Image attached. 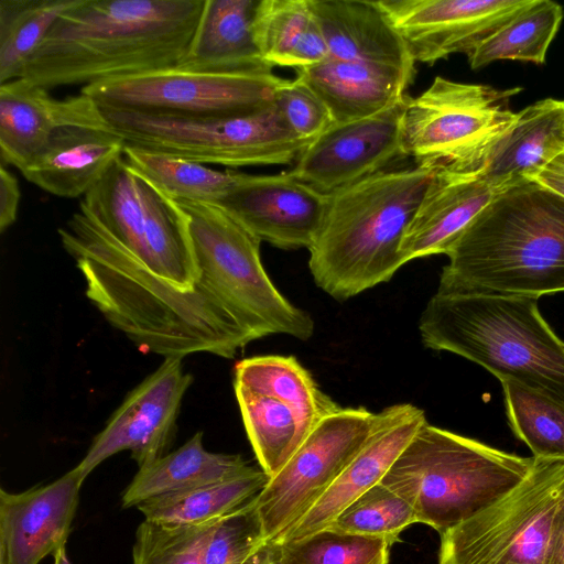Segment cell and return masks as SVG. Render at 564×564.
I'll list each match as a JSON object with an SVG mask.
<instances>
[{
	"label": "cell",
	"instance_id": "52a82bcc",
	"mask_svg": "<svg viewBox=\"0 0 564 564\" xmlns=\"http://www.w3.org/2000/svg\"><path fill=\"white\" fill-rule=\"evenodd\" d=\"M99 109L126 144L202 164H290L308 145L290 129L274 102L249 113L205 119Z\"/></svg>",
	"mask_w": 564,
	"mask_h": 564
},
{
	"label": "cell",
	"instance_id": "836d02e7",
	"mask_svg": "<svg viewBox=\"0 0 564 564\" xmlns=\"http://www.w3.org/2000/svg\"><path fill=\"white\" fill-rule=\"evenodd\" d=\"M78 0H0V85L21 78L52 26Z\"/></svg>",
	"mask_w": 564,
	"mask_h": 564
},
{
	"label": "cell",
	"instance_id": "8d00e7d4",
	"mask_svg": "<svg viewBox=\"0 0 564 564\" xmlns=\"http://www.w3.org/2000/svg\"><path fill=\"white\" fill-rule=\"evenodd\" d=\"M415 522L412 507L379 482L347 506L327 528L383 539L392 546L400 541L401 532Z\"/></svg>",
	"mask_w": 564,
	"mask_h": 564
},
{
	"label": "cell",
	"instance_id": "83f0119b",
	"mask_svg": "<svg viewBox=\"0 0 564 564\" xmlns=\"http://www.w3.org/2000/svg\"><path fill=\"white\" fill-rule=\"evenodd\" d=\"M118 242L127 256L148 272L145 218L134 172L123 156L79 202Z\"/></svg>",
	"mask_w": 564,
	"mask_h": 564
},
{
	"label": "cell",
	"instance_id": "e575fe53",
	"mask_svg": "<svg viewBox=\"0 0 564 564\" xmlns=\"http://www.w3.org/2000/svg\"><path fill=\"white\" fill-rule=\"evenodd\" d=\"M500 382L516 436L534 458L564 459V404L512 379Z\"/></svg>",
	"mask_w": 564,
	"mask_h": 564
},
{
	"label": "cell",
	"instance_id": "f35d334b",
	"mask_svg": "<svg viewBox=\"0 0 564 564\" xmlns=\"http://www.w3.org/2000/svg\"><path fill=\"white\" fill-rule=\"evenodd\" d=\"M253 498L214 520L204 549L205 564H243L265 541Z\"/></svg>",
	"mask_w": 564,
	"mask_h": 564
},
{
	"label": "cell",
	"instance_id": "60d3db41",
	"mask_svg": "<svg viewBox=\"0 0 564 564\" xmlns=\"http://www.w3.org/2000/svg\"><path fill=\"white\" fill-rule=\"evenodd\" d=\"M20 187L17 177L0 165V231L12 226L18 216Z\"/></svg>",
	"mask_w": 564,
	"mask_h": 564
},
{
	"label": "cell",
	"instance_id": "d6a6232c",
	"mask_svg": "<svg viewBox=\"0 0 564 564\" xmlns=\"http://www.w3.org/2000/svg\"><path fill=\"white\" fill-rule=\"evenodd\" d=\"M563 15L557 2L531 0L467 55L470 67L477 70L499 59L543 64Z\"/></svg>",
	"mask_w": 564,
	"mask_h": 564
},
{
	"label": "cell",
	"instance_id": "7bdbcfd3",
	"mask_svg": "<svg viewBox=\"0 0 564 564\" xmlns=\"http://www.w3.org/2000/svg\"><path fill=\"white\" fill-rule=\"evenodd\" d=\"M533 181L564 198V152L543 167Z\"/></svg>",
	"mask_w": 564,
	"mask_h": 564
},
{
	"label": "cell",
	"instance_id": "ac0fdd59",
	"mask_svg": "<svg viewBox=\"0 0 564 564\" xmlns=\"http://www.w3.org/2000/svg\"><path fill=\"white\" fill-rule=\"evenodd\" d=\"M499 193L477 170H436L403 236L400 252L404 262L446 254Z\"/></svg>",
	"mask_w": 564,
	"mask_h": 564
},
{
	"label": "cell",
	"instance_id": "3957f363",
	"mask_svg": "<svg viewBox=\"0 0 564 564\" xmlns=\"http://www.w3.org/2000/svg\"><path fill=\"white\" fill-rule=\"evenodd\" d=\"M436 169L382 171L329 195L312 247L315 284L344 302L388 282L405 263L400 247Z\"/></svg>",
	"mask_w": 564,
	"mask_h": 564
},
{
	"label": "cell",
	"instance_id": "e0dca14e",
	"mask_svg": "<svg viewBox=\"0 0 564 564\" xmlns=\"http://www.w3.org/2000/svg\"><path fill=\"white\" fill-rule=\"evenodd\" d=\"M70 126L109 128L97 104L82 93L57 99L24 78L0 85L1 164L19 170L55 131Z\"/></svg>",
	"mask_w": 564,
	"mask_h": 564
},
{
	"label": "cell",
	"instance_id": "b9f144b4",
	"mask_svg": "<svg viewBox=\"0 0 564 564\" xmlns=\"http://www.w3.org/2000/svg\"><path fill=\"white\" fill-rule=\"evenodd\" d=\"M545 564H564V499L553 516Z\"/></svg>",
	"mask_w": 564,
	"mask_h": 564
},
{
	"label": "cell",
	"instance_id": "d4e9b609",
	"mask_svg": "<svg viewBox=\"0 0 564 564\" xmlns=\"http://www.w3.org/2000/svg\"><path fill=\"white\" fill-rule=\"evenodd\" d=\"M260 0H205L196 31L177 67L208 73H263L254 37Z\"/></svg>",
	"mask_w": 564,
	"mask_h": 564
},
{
	"label": "cell",
	"instance_id": "484cf974",
	"mask_svg": "<svg viewBox=\"0 0 564 564\" xmlns=\"http://www.w3.org/2000/svg\"><path fill=\"white\" fill-rule=\"evenodd\" d=\"M252 468L240 455L206 451L203 433L197 432L176 451L139 468L122 492V507L227 480Z\"/></svg>",
	"mask_w": 564,
	"mask_h": 564
},
{
	"label": "cell",
	"instance_id": "277c9868",
	"mask_svg": "<svg viewBox=\"0 0 564 564\" xmlns=\"http://www.w3.org/2000/svg\"><path fill=\"white\" fill-rule=\"evenodd\" d=\"M538 300L436 292L419 318L421 340L564 404V341L541 315Z\"/></svg>",
	"mask_w": 564,
	"mask_h": 564
},
{
	"label": "cell",
	"instance_id": "d590c367",
	"mask_svg": "<svg viewBox=\"0 0 564 564\" xmlns=\"http://www.w3.org/2000/svg\"><path fill=\"white\" fill-rule=\"evenodd\" d=\"M390 547L383 539L332 528L279 543L281 564H388Z\"/></svg>",
	"mask_w": 564,
	"mask_h": 564
},
{
	"label": "cell",
	"instance_id": "4dcf8cb0",
	"mask_svg": "<svg viewBox=\"0 0 564 564\" xmlns=\"http://www.w3.org/2000/svg\"><path fill=\"white\" fill-rule=\"evenodd\" d=\"M270 477L261 469L195 489L149 499L137 508L144 520L164 524H200L218 519L256 497Z\"/></svg>",
	"mask_w": 564,
	"mask_h": 564
},
{
	"label": "cell",
	"instance_id": "ba28073f",
	"mask_svg": "<svg viewBox=\"0 0 564 564\" xmlns=\"http://www.w3.org/2000/svg\"><path fill=\"white\" fill-rule=\"evenodd\" d=\"M520 90L436 76L421 95L406 99L401 120L404 155L436 170L474 171L516 119L510 99Z\"/></svg>",
	"mask_w": 564,
	"mask_h": 564
},
{
	"label": "cell",
	"instance_id": "5bb4252c",
	"mask_svg": "<svg viewBox=\"0 0 564 564\" xmlns=\"http://www.w3.org/2000/svg\"><path fill=\"white\" fill-rule=\"evenodd\" d=\"M531 0H381L414 62L434 64L474 51Z\"/></svg>",
	"mask_w": 564,
	"mask_h": 564
},
{
	"label": "cell",
	"instance_id": "ab89813d",
	"mask_svg": "<svg viewBox=\"0 0 564 564\" xmlns=\"http://www.w3.org/2000/svg\"><path fill=\"white\" fill-rule=\"evenodd\" d=\"M274 105L290 129L308 144L335 123L323 99L297 75L276 89Z\"/></svg>",
	"mask_w": 564,
	"mask_h": 564
},
{
	"label": "cell",
	"instance_id": "1f68e13d",
	"mask_svg": "<svg viewBox=\"0 0 564 564\" xmlns=\"http://www.w3.org/2000/svg\"><path fill=\"white\" fill-rule=\"evenodd\" d=\"M123 159L173 200L218 205L239 181L241 173L218 171L198 162L126 144Z\"/></svg>",
	"mask_w": 564,
	"mask_h": 564
},
{
	"label": "cell",
	"instance_id": "9a60e30c",
	"mask_svg": "<svg viewBox=\"0 0 564 564\" xmlns=\"http://www.w3.org/2000/svg\"><path fill=\"white\" fill-rule=\"evenodd\" d=\"M329 195L294 177L241 173L239 181L216 205L260 241L292 250L310 249L328 207Z\"/></svg>",
	"mask_w": 564,
	"mask_h": 564
},
{
	"label": "cell",
	"instance_id": "2e32d148",
	"mask_svg": "<svg viewBox=\"0 0 564 564\" xmlns=\"http://www.w3.org/2000/svg\"><path fill=\"white\" fill-rule=\"evenodd\" d=\"M86 477L74 467L55 481L0 490V564H39L65 546Z\"/></svg>",
	"mask_w": 564,
	"mask_h": 564
},
{
	"label": "cell",
	"instance_id": "8992f818",
	"mask_svg": "<svg viewBox=\"0 0 564 564\" xmlns=\"http://www.w3.org/2000/svg\"><path fill=\"white\" fill-rule=\"evenodd\" d=\"M187 216L200 276L253 340L269 335L310 339V313L273 284L260 258L261 241L221 207L175 200Z\"/></svg>",
	"mask_w": 564,
	"mask_h": 564
},
{
	"label": "cell",
	"instance_id": "30bf717a",
	"mask_svg": "<svg viewBox=\"0 0 564 564\" xmlns=\"http://www.w3.org/2000/svg\"><path fill=\"white\" fill-rule=\"evenodd\" d=\"M284 82L272 72L208 73L171 66L85 86L80 93L101 108L205 119L249 113L272 105Z\"/></svg>",
	"mask_w": 564,
	"mask_h": 564
},
{
	"label": "cell",
	"instance_id": "f6af8a7d",
	"mask_svg": "<svg viewBox=\"0 0 564 564\" xmlns=\"http://www.w3.org/2000/svg\"><path fill=\"white\" fill-rule=\"evenodd\" d=\"M53 556L54 564H72L67 556L65 546L58 550Z\"/></svg>",
	"mask_w": 564,
	"mask_h": 564
},
{
	"label": "cell",
	"instance_id": "74e56055",
	"mask_svg": "<svg viewBox=\"0 0 564 564\" xmlns=\"http://www.w3.org/2000/svg\"><path fill=\"white\" fill-rule=\"evenodd\" d=\"M213 522L164 524L144 520L135 532L132 564H205L204 549Z\"/></svg>",
	"mask_w": 564,
	"mask_h": 564
},
{
	"label": "cell",
	"instance_id": "7402d4cb",
	"mask_svg": "<svg viewBox=\"0 0 564 564\" xmlns=\"http://www.w3.org/2000/svg\"><path fill=\"white\" fill-rule=\"evenodd\" d=\"M134 174L144 210L149 262L148 273H127L130 285L151 290L165 282L186 291L206 289L215 294L200 278L186 214L150 181Z\"/></svg>",
	"mask_w": 564,
	"mask_h": 564
},
{
	"label": "cell",
	"instance_id": "4316f807",
	"mask_svg": "<svg viewBox=\"0 0 564 564\" xmlns=\"http://www.w3.org/2000/svg\"><path fill=\"white\" fill-rule=\"evenodd\" d=\"M254 37L263 59L273 68H303L328 58V48L310 0H260Z\"/></svg>",
	"mask_w": 564,
	"mask_h": 564
},
{
	"label": "cell",
	"instance_id": "d6986e66",
	"mask_svg": "<svg viewBox=\"0 0 564 564\" xmlns=\"http://www.w3.org/2000/svg\"><path fill=\"white\" fill-rule=\"evenodd\" d=\"M387 419L316 505L280 542L303 539L327 528L355 499L381 481L419 429L427 421L411 403L393 404Z\"/></svg>",
	"mask_w": 564,
	"mask_h": 564
},
{
	"label": "cell",
	"instance_id": "44dd1931",
	"mask_svg": "<svg viewBox=\"0 0 564 564\" xmlns=\"http://www.w3.org/2000/svg\"><path fill=\"white\" fill-rule=\"evenodd\" d=\"M564 152V100L545 98L516 119L484 152L477 167L497 191L533 177Z\"/></svg>",
	"mask_w": 564,
	"mask_h": 564
},
{
	"label": "cell",
	"instance_id": "cb8c5ba5",
	"mask_svg": "<svg viewBox=\"0 0 564 564\" xmlns=\"http://www.w3.org/2000/svg\"><path fill=\"white\" fill-rule=\"evenodd\" d=\"M295 70L323 99L335 123L367 118L401 102L414 77L413 70L330 57Z\"/></svg>",
	"mask_w": 564,
	"mask_h": 564
},
{
	"label": "cell",
	"instance_id": "f1b7e54d",
	"mask_svg": "<svg viewBox=\"0 0 564 564\" xmlns=\"http://www.w3.org/2000/svg\"><path fill=\"white\" fill-rule=\"evenodd\" d=\"M234 386L250 444L261 469L272 478L313 429L286 402Z\"/></svg>",
	"mask_w": 564,
	"mask_h": 564
},
{
	"label": "cell",
	"instance_id": "ee69618b",
	"mask_svg": "<svg viewBox=\"0 0 564 564\" xmlns=\"http://www.w3.org/2000/svg\"><path fill=\"white\" fill-rule=\"evenodd\" d=\"M243 564H281L279 543L264 541Z\"/></svg>",
	"mask_w": 564,
	"mask_h": 564
},
{
	"label": "cell",
	"instance_id": "8fae6325",
	"mask_svg": "<svg viewBox=\"0 0 564 564\" xmlns=\"http://www.w3.org/2000/svg\"><path fill=\"white\" fill-rule=\"evenodd\" d=\"M389 408H339L321 420L253 498L265 541L280 540L316 505L387 419Z\"/></svg>",
	"mask_w": 564,
	"mask_h": 564
},
{
	"label": "cell",
	"instance_id": "603a6c76",
	"mask_svg": "<svg viewBox=\"0 0 564 564\" xmlns=\"http://www.w3.org/2000/svg\"><path fill=\"white\" fill-rule=\"evenodd\" d=\"M328 57L415 70L402 36L378 1L310 0Z\"/></svg>",
	"mask_w": 564,
	"mask_h": 564
},
{
	"label": "cell",
	"instance_id": "ffe728a7",
	"mask_svg": "<svg viewBox=\"0 0 564 564\" xmlns=\"http://www.w3.org/2000/svg\"><path fill=\"white\" fill-rule=\"evenodd\" d=\"M124 148L123 138L110 128L64 127L19 171L51 195L84 197L123 156Z\"/></svg>",
	"mask_w": 564,
	"mask_h": 564
},
{
	"label": "cell",
	"instance_id": "4fadbf2b",
	"mask_svg": "<svg viewBox=\"0 0 564 564\" xmlns=\"http://www.w3.org/2000/svg\"><path fill=\"white\" fill-rule=\"evenodd\" d=\"M406 99L377 115L334 123L302 151L289 172L330 195L386 171L395 159L405 156L401 120Z\"/></svg>",
	"mask_w": 564,
	"mask_h": 564
},
{
	"label": "cell",
	"instance_id": "9c48e42d",
	"mask_svg": "<svg viewBox=\"0 0 564 564\" xmlns=\"http://www.w3.org/2000/svg\"><path fill=\"white\" fill-rule=\"evenodd\" d=\"M564 499V459L535 458L505 497L441 533L438 564H545L553 516Z\"/></svg>",
	"mask_w": 564,
	"mask_h": 564
},
{
	"label": "cell",
	"instance_id": "6da1fadb",
	"mask_svg": "<svg viewBox=\"0 0 564 564\" xmlns=\"http://www.w3.org/2000/svg\"><path fill=\"white\" fill-rule=\"evenodd\" d=\"M205 0H78L62 13L23 76L47 90L176 66Z\"/></svg>",
	"mask_w": 564,
	"mask_h": 564
},
{
	"label": "cell",
	"instance_id": "7a4b0ae2",
	"mask_svg": "<svg viewBox=\"0 0 564 564\" xmlns=\"http://www.w3.org/2000/svg\"><path fill=\"white\" fill-rule=\"evenodd\" d=\"M437 293L564 291V198L533 180L499 193L446 252Z\"/></svg>",
	"mask_w": 564,
	"mask_h": 564
},
{
	"label": "cell",
	"instance_id": "7c38bea8",
	"mask_svg": "<svg viewBox=\"0 0 564 564\" xmlns=\"http://www.w3.org/2000/svg\"><path fill=\"white\" fill-rule=\"evenodd\" d=\"M193 381L182 358L167 357L111 414L76 466L87 476L105 459L130 451L139 468L165 455L176 432L182 399Z\"/></svg>",
	"mask_w": 564,
	"mask_h": 564
},
{
	"label": "cell",
	"instance_id": "f546056e",
	"mask_svg": "<svg viewBox=\"0 0 564 564\" xmlns=\"http://www.w3.org/2000/svg\"><path fill=\"white\" fill-rule=\"evenodd\" d=\"M235 384L290 404L312 427L340 406L325 394L294 356L264 355L240 360Z\"/></svg>",
	"mask_w": 564,
	"mask_h": 564
},
{
	"label": "cell",
	"instance_id": "5b68a950",
	"mask_svg": "<svg viewBox=\"0 0 564 564\" xmlns=\"http://www.w3.org/2000/svg\"><path fill=\"white\" fill-rule=\"evenodd\" d=\"M534 463L426 421L380 482L441 534L509 494Z\"/></svg>",
	"mask_w": 564,
	"mask_h": 564
}]
</instances>
